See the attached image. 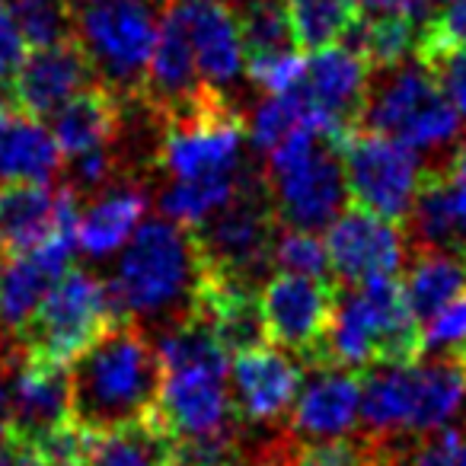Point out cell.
<instances>
[{"instance_id":"obj_1","label":"cell","mask_w":466,"mask_h":466,"mask_svg":"<svg viewBox=\"0 0 466 466\" xmlns=\"http://www.w3.org/2000/svg\"><path fill=\"white\" fill-rule=\"evenodd\" d=\"M71 419L93 434L147 421L160 400V355L135 319L109 326L67 368Z\"/></svg>"},{"instance_id":"obj_2","label":"cell","mask_w":466,"mask_h":466,"mask_svg":"<svg viewBox=\"0 0 466 466\" xmlns=\"http://www.w3.org/2000/svg\"><path fill=\"white\" fill-rule=\"evenodd\" d=\"M160 400L154 421L173 441L240 434L230 400L227 351L195 317L179 319L160 339Z\"/></svg>"},{"instance_id":"obj_3","label":"cell","mask_w":466,"mask_h":466,"mask_svg":"<svg viewBox=\"0 0 466 466\" xmlns=\"http://www.w3.org/2000/svg\"><path fill=\"white\" fill-rule=\"evenodd\" d=\"M466 421V361L431 355L428 361L370 368L361 374V425L380 438H425Z\"/></svg>"},{"instance_id":"obj_4","label":"cell","mask_w":466,"mask_h":466,"mask_svg":"<svg viewBox=\"0 0 466 466\" xmlns=\"http://www.w3.org/2000/svg\"><path fill=\"white\" fill-rule=\"evenodd\" d=\"M198 279L201 256L192 230L176 220H144L106 285L122 319L169 317V326H176L192 313Z\"/></svg>"},{"instance_id":"obj_5","label":"cell","mask_w":466,"mask_h":466,"mask_svg":"<svg viewBox=\"0 0 466 466\" xmlns=\"http://www.w3.org/2000/svg\"><path fill=\"white\" fill-rule=\"evenodd\" d=\"M421 358V326L412 317L400 279H370L336 288L329 336L319 368L370 370L415 364Z\"/></svg>"},{"instance_id":"obj_6","label":"cell","mask_w":466,"mask_h":466,"mask_svg":"<svg viewBox=\"0 0 466 466\" xmlns=\"http://www.w3.org/2000/svg\"><path fill=\"white\" fill-rule=\"evenodd\" d=\"M266 192L275 218L294 230H323L342 211L349 195L339 141L313 128L294 131L266 157Z\"/></svg>"},{"instance_id":"obj_7","label":"cell","mask_w":466,"mask_h":466,"mask_svg":"<svg viewBox=\"0 0 466 466\" xmlns=\"http://www.w3.org/2000/svg\"><path fill=\"white\" fill-rule=\"evenodd\" d=\"M116 323H122V313L112 304L109 285L74 266L48 288L29 323L10 339L20 358L71 368Z\"/></svg>"},{"instance_id":"obj_8","label":"cell","mask_w":466,"mask_h":466,"mask_svg":"<svg viewBox=\"0 0 466 466\" xmlns=\"http://www.w3.org/2000/svg\"><path fill=\"white\" fill-rule=\"evenodd\" d=\"M358 128L380 131L412 150H453L466 131L421 61L374 71Z\"/></svg>"},{"instance_id":"obj_9","label":"cell","mask_w":466,"mask_h":466,"mask_svg":"<svg viewBox=\"0 0 466 466\" xmlns=\"http://www.w3.org/2000/svg\"><path fill=\"white\" fill-rule=\"evenodd\" d=\"M154 167L169 179H205V176L243 173V141L247 118L227 93L208 90L192 106L157 118Z\"/></svg>"},{"instance_id":"obj_10","label":"cell","mask_w":466,"mask_h":466,"mask_svg":"<svg viewBox=\"0 0 466 466\" xmlns=\"http://www.w3.org/2000/svg\"><path fill=\"white\" fill-rule=\"evenodd\" d=\"M157 29L160 23L150 0H90L77 10V42L99 80L128 103L141 99Z\"/></svg>"},{"instance_id":"obj_11","label":"cell","mask_w":466,"mask_h":466,"mask_svg":"<svg viewBox=\"0 0 466 466\" xmlns=\"http://www.w3.org/2000/svg\"><path fill=\"white\" fill-rule=\"evenodd\" d=\"M281 220L275 218L272 198L266 192V179L259 173L243 176L240 188L218 214L192 230L201 266L237 279L259 281L268 266H275V240Z\"/></svg>"},{"instance_id":"obj_12","label":"cell","mask_w":466,"mask_h":466,"mask_svg":"<svg viewBox=\"0 0 466 466\" xmlns=\"http://www.w3.org/2000/svg\"><path fill=\"white\" fill-rule=\"evenodd\" d=\"M339 157L351 205L393 224H406L425 176L419 150L380 131L351 128L339 141Z\"/></svg>"},{"instance_id":"obj_13","label":"cell","mask_w":466,"mask_h":466,"mask_svg":"<svg viewBox=\"0 0 466 466\" xmlns=\"http://www.w3.org/2000/svg\"><path fill=\"white\" fill-rule=\"evenodd\" d=\"M336 281L279 272L262 281L259 307L266 339L300 358L307 368L323 364V345L336 310Z\"/></svg>"},{"instance_id":"obj_14","label":"cell","mask_w":466,"mask_h":466,"mask_svg":"<svg viewBox=\"0 0 466 466\" xmlns=\"http://www.w3.org/2000/svg\"><path fill=\"white\" fill-rule=\"evenodd\" d=\"M370 77L374 71L355 48L329 46L304 61V74L291 93L310 109V116L332 141H342L351 128L361 125Z\"/></svg>"},{"instance_id":"obj_15","label":"cell","mask_w":466,"mask_h":466,"mask_svg":"<svg viewBox=\"0 0 466 466\" xmlns=\"http://www.w3.org/2000/svg\"><path fill=\"white\" fill-rule=\"evenodd\" d=\"M323 243L329 253V266L345 285L370 279H400L409 249L402 224L383 220L355 205L326 227Z\"/></svg>"},{"instance_id":"obj_16","label":"cell","mask_w":466,"mask_h":466,"mask_svg":"<svg viewBox=\"0 0 466 466\" xmlns=\"http://www.w3.org/2000/svg\"><path fill=\"white\" fill-rule=\"evenodd\" d=\"M304 383V370L288 351L266 342L233 355L230 400L237 419L249 425H268L294 406Z\"/></svg>"},{"instance_id":"obj_17","label":"cell","mask_w":466,"mask_h":466,"mask_svg":"<svg viewBox=\"0 0 466 466\" xmlns=\"http://www.w3.org/2000/svg\"><path fill=\"white\" fill-rule=\"evenodd\" d=\"M93 80H99V74L93 67L90 55L84 52V46L74 35V39H65L58 46L35 48L16 74L14 86H10V99L23 116L46 122L67 99H74L84 86H90Z\"/></svg>"},{"instance_id":"obj_18","label":"cell","mask_w":466,"mask_h":466,"mask_svg":"<svg viewBox=\"0 0 466 466\" xmlns=\"http://www.w3.org/2000/svg\"><path fill=\"white\" fill-rule=\"evenodd\" d=\"M188 317L205 323L211 336L224 345L227 355H240V351L268 342L256 285L247 279H237V275L218 272V268L201 266V279L195 285Z\"/></svg>"},{"instance_id":"obj_19","label":"cell","mask_w":466,"mask_h":466,"mask_svg":"<svg viewBox=\"0 0 466 466\" xmlns=\"http://www.w3.org/2000/svg\"><path fill=\"white\" fill-rule=\"evenodd\" d=\"M80 195L48 182H0V247L20 256L46 243L61 224L77 220Z\"/></svg>"},{"instance_id":"obj_20","label":"cell","mask_w":466,"mask_h":466,"mask_svg":"<svg viewBox=\"0 0 466 466\" xmlns=\"http://www.w3.org/2000/svg\"><path fill=\"white\" fill-rule=\"evenodd\" d=\"M169 7L179 14L186 35L192 42L195 65L211 90L230 96L233 84L247 71L240 23L224 0H173Z\"/></svg>"},{"instance_id":"obj_21","label":"cell","mask_w":466,"mask_h":466,"mask_svg":"<svg viewBox=\"0 0 466 466\" xmlns=\"http://www.w3.org/2000/svg\"><path fill=\"white\" fill-rule=\"evenodd\" d=\"M361 419V370L313 368L288 415V438L329 441L355 431Z\"/></svg>"},{"instance_id":"obj_22","label":"cell","mask_w":466,"mask_h":466,"mask_svg":"<svg viewBox=\"0 0 466 466\" xmlns=\"http://www.w3.org/2000/svg\"><path fill=\"white\" fill-rule=\"evenodd\" d=\"M65 421H71L67 368L20 358L10 370V402L4 434L29 444Z\"/></svg>"},{"instance_id":"obj_23","label":"cell","mask_w":466,"mask_h":466,"mask_svg":"<svg viewBox=\"0 0 466 466\" xmlns=\"http://www.w3.org/2000/svg\"><path fill=\"white\" fill-rule=\"evenodd\" d=\"M211 86L201 80L198 65H195L192 42L186 35L179 14L167 7V16L160 20L157 29V46L150 55L147 77H144L141 103L154 112L157 118L173 116V112L192 106L201 99Z\"/></svg>"},{"instance_id":"obj_24","label":"cell","mask_w":466,"mask_h":466,"mask_svg":"<svg viewBox=\"0 0 466 466\" xmlns=\"http://www.w3.org/2000/svg\"><path fill=\"white\" fill-rule=\"evenodd\" d=\"M125 103L109 84L93 80L90 86L67 99L58 112L52 116V135L58 141L61 157H80L99 147H112L122 131Z\"/></svg>"},{"instance_id":"obj_25","label":"cell","mask_w":466,"mask_h":466,"mask_svg":"<svg viewBox=\"0 0 466 466\" xmlns=\"http://www.w3.org/2000/svg\"><path fill=\"white\" fill-rule=\"evenodd\" d=\"M144 211H147V186L137 176L112 182L90 208L77 214V227H74L77 247L90 256L118 253L141 227Z\"/></svg>"},{"instance_id":"obj_26","label":"cell","mask_w":466,"mask_h":466,"mask_svg":"<svg viewBox=\"0 0 466 466\" xmlns=\"http://www.w3.org/2000/svg\"><path fill=\"white\" fill-rule=\"evenodd\" d=\"M400 285L409 310L421 326L451 300L466 294V262L460 259V253H447V249H412V262Z\"/></svg>"},{"instance_id":"obj_27","label":"cell","mask_w":466,"mask_h":466,"mask_svg":"<svg viewBox=\"0 0 466 466\" xmlns=\"http://www.w3.org/2000/svg\"><path fill=\"white\" fill-rule=\"evenodd\" d=\"M173 444L176 441L150 415L141 425L93 434L86 466H169Z\"/></svg>"},{"instance_id":"obj_28","label":"cell","mask_w":466,"mask_h":466,"mask_svg":"<svg viewBox=\"0 0 466 466\" xmlns=\"http://www.w3.org/2000/svg\"><path fill=\"white\" fill-rule=\"evenodd\" d=\"M243 173L233 176H205V179H173L160 192V211L167 220H176L179 227L195 230L198 224H205L211 214H218L227 201L237 195Z\"/></svg>"},{"instance_id":"obj_29","label":"cell","mask_w":466,"mask_h":466,"mask_svg":"<svg viewBox=\"0 0 466 466\" xmlns=\"http://www.w3.org/2000/svg\"><path fill=\"white\" fill-rule=\"evenodd\" d=\"M237 23H240V39H243L247 61L279 58V55L300 52L288 0H243V10L237 16Z\"/></svg>"},{"instance_id":"obj_30","label":"cell","mask_w":466,"mask_h":466,"mask_svg":"<svg viewBox=\"0 0 466 466\" xmlns=\"http://www.w3.org/2000/svg\"><path fill=\"white\" fill-rule=\"evenodd\" d=\"M345 46H351L370 71H390V67L402 65L409 55H415L419 46V29L412 20H400V16H361L358 14L355 29L349 33Z\"/></svg>"},{"instance_id":"obj_31","label":"cell","mask_w":466,"mask_h":466,"mask_svg":"<svg viewBox=\"0 0 466 466\" xmlns=\"http://www.w3.org/2000/svg\"><path fill=\"white\" fill-rule=\"evenodd\" d=\"M300 52L342 46L358 23V0H288Z\"/></svg>"},{"instance_id":"obj_32","label":"cell","mask_w":466,"mask_h":466,"mask_svg":"<svg viewBox=\"0 0 466 466\" xmlns=\"http://www.w3.org/2000/svg\"><path fill=\"white\" fill-rule=\"evenodd\" d=\"M377 466H466V421L425 438H380Z\"/></svg>"},{"instance_id":"obj_33","label":"cell","mask_w":466,"mask_h":466,"mask_svg":"<svg viewBox=\"0 0 466 466\" xmlns=\"http://www.w3.org/2000/svg\"><path fill=\"white\" fill-rule=\"evenodd\" d=\"M10 16L33 48L58 46L77 35V10L71 0H10Z\"/></svg>"},{"instance_id":"obj_34","label":"cell","mask_w":466,"mask_h":466,"mask_svg":"<svg viewBox=\"0 0 466 466\" xmlns=\"http://www.w3.org/2000/svg\"><path fill=\"white\" fill-rule=\"evenodd\" d=\"M288 444H291V466H377L380 457V434L368 431L329 441L288 438Z\"/></svg>"},{"instance_id":"obj_35","label":"cell","mask_w":466,"mask_h":466,"mask_svg":"<svg viewBox=\"0 0 466 466\" xmlns=\"http://www.w3.org/2000/svg\"><path fill=\"white\" fill-rule=\"evenodd\" d=\"M272 262L281 272L291 275H310V279H326L329 275V253L326 243L319 240L313 230H294V227H281L279 240H275Z\"/></svg>"},{"instance_id":"obj_36","label":"cell","mask_w":466,"mask_h":466,"mask_svg":"<svg viewBox=\"0 0 466 466\" xmlns=\"http://www.w3.org/2000/svg\"><path fill=\"white\" fill-rule=\"evenodd\" d=\"M463 358L466 361V294L421 323V355Z\"/></svg>"},{"instance_id":"obj_37","label":"cell","mask_w":466,"mask_h":466,"mask_svg":"<svg viewBox=\"0 0 466 466\" xmlns=\"http://www.w3.org/2000/svg\"><path fill=\"white\" fill-rule=\"evenodd\" d=\"M415 61L428 67L466 128V48H434V52L415 55Z\"/></svg>"},{"instance_id":"obj_38","label":"cell","mask_w":466,"mask_h":466,"mask_svg":"<svg viewBox=\"0 0 466 466\" xmlns=\"http://www.w3.org/2000/svg\"><path fill=\"white\" fill-rule=\"evenodd\" d=\"M434 169H438V176H441V186H444L453 224H457V237L466 253V137L453 150H447V157H441V160L434 163Z\"/></svg>"},{"instance_id":"obj_39","label":"cell","mask_w":466,"mask_h":466,"mask_svg":"<svg viewBox=\"0 0 466 466\" xmlns=\"http://www.w3.org/2000/svg\"><path fill=\"white\" fill-rule=\"evenodd\" d=\"M434 48H466V0H453L447 10L421 23L415 55L434 52Z\"/></svg>"},{"instance_id":"obj_40","label":"cell","mask_w":466,"mask_h":466,"mask_svg":"<svg viewBox=\"0 0 466 466\" xmlns=\"http://www.w3.org/2000/svg\"><path fill=\"white\" fill-rule=\"evenodd\" d=\"M26 61V39L7 10H0V93L10 90Z\"/></svg>"},{"instance_id":"obj_41","label":"cell","mask_w":466,"mask_h":466,"mask_svg":"<svg viewBox=\"0 0 466 466\" xmlns=\"http://www.w3.org/2000/svg\"><path fill=\"white\" fill-rule=\"evenodd\" d=\"M361 16H400V20L425 23L428 0H358Z\"/></svg>"},{"instance_id":"obj_42","label":"cell","mask_w":466,"mask_h":466,"mask_svg":"<svg viewBox=\"0 0 466 466\" xmlns=\"http://www.w3.org/2000/svg\"><path fill=\"white\" fill-rule=\"evenodd\" d=\"M20 361V351H16L14 339L0 329V431L7 425V402H10V370Z\"/></svg>"},{"instance_id":"obj_43","label":"cell","mask_w":466,"mask_h":466,"mask_svg":"<svg viewBox=\"0 0 466 466\" xmlns=\"http://www.w3.org/2000/svg\"><path fill=\"white\" fill-rule=\"evenodd\" d=\"M247 466H291V444H288V438L262 447Z\"/></svg>"},{"instance_id":"obj_44","label":"cell","mask_w":466,"mask_h":466,"mask_svg":"<svg viewBox=\"0 0 466 466\" xmlns=\"http://www.w3.org/2000/svg\"><path fill=\"white\" fill-rule=\"evenodd\" d=\"M150 4H167V7H169V4H173V0H150Z\"/></svg>"},{"instance_id":"obj_45","label":"cell","mask_w":466,"mask_h":466,"mask_svg":"<svg viewBox=\"0 0 466 466\" xmlns=\"http://www.w3.org/2000/svg\"><path fill=\"white\" fill-rule=\"evenodd\" d=\"M431 4H453V0H431Z\"/></svg>"},{"instance_id":"obj_46","label":"cell","mask_w":466,"mask_h":466,"mask_svg":"<svg viewBox=\"0 0 466 466\" xmlns=\"http://www.w3.org/2000/svg\"><path fill=\"white\" fill-rule=\"evenodd\" d=\"M4 4H10V0H0V7H4Z\"/></svg>"},{"instance_id":"obj_47","label":"cell","mask_w":466,"mask_h":466,"mask_svg":"<svg viewBox=\"0 0 466 466\" xmlns=\"http://www.w3.org/2000/svg\"><path fill=\"white\" fill-rule=\"evenodd\" d=\"M0 256H4V247H0Z\"/></svg>"},{"instance_id":"obj_48","label":"cell","mask_w":466,"mask_h":466,"mask_svg":"<svg viewBox=\"0 0 466 466\" xmlns=\"http://www.w3.org/2000/svg\"><path fill=\"white\" fill-rule=\"evenodd\" d=\"M463 262H466V253H463Z\"/></svg>"}]
</instances>
